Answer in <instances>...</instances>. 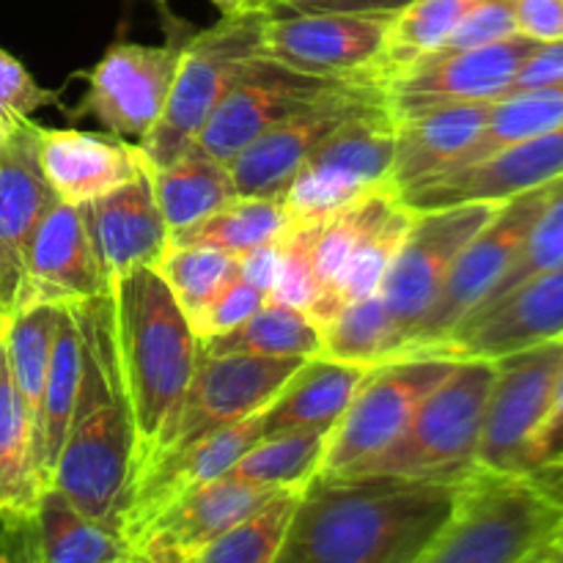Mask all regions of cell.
I'll use <instances>...</instances> for the list:
<instances>
[{"label":"cell","mask_w":563,"mask_h":563,"mask_svg":"<svg viewBox=\"0 0 563 563\" xmlns=\"http://www.w3.org/2000/svg\"><path fill=\"white\" fill-rule=\"evenodd\" d=\"M460 489L462 482L319 473L297 498L275 563H416Z\"/></svg>","instance_id":"cell-1"},{"label":"cell","mask_w":563,"mask_h":563,"mask_svg":"<svg viewBox=\"0 0 563 563\" xmlns=\"http://www.w3.org/2000/svg\"><path fill=\"white\" fill-rule=\"evenodd\" d=\"M71 306L82 333V379L49 487L93 522L124 537L141 465L135 418L115 350L113 302L104 291Z\"/></svg>","instance_id":"cell-2"},{"label":"cell","mask_w":563,"mask_h":563,"mask_svg":"<svg viewBox=\"0 0 563 563\" xmlns=\"http://www.w3.org/2000/svg\"><path fill=\"white\" fill-rule=\"evenodd\" d=\"M121 374L137 432L141 473L170 445L198 363L190 319L154 267H137L108 286ZM137 473V476H141Z\"/></svg>","instance_id":"cell-3"},{"label":"cell","mask_w":563,"mask_h":563,"mask_svg":"<svg viewBox=\"0 0 563 563\" xmlns=\"http://www.w3.org/2000/svg\"><path fill=\"white\" fill-rule=\"evenodd\" d=\"M563 526V504L520 473L476 471L416 563H528Z\"/></svg>","instance_id":"cell-4"},{"label":"cell","mask_w":563,"mask_h":563,"mask_svg":"<svg viewBox=\"0 0 563 563\" xmlns=\"http://www.w3.org/2000/svg\"><path fill=\"white\" fill-rule=\"evenodd\" d=\"M495 361L460 357L454 372L421 401L405 432L350 476H399L421 482H465L476 473Z\"/></svg>","instance_id":"cell-5"},{"label":"cell","mask_w":563,"mask_h":563,"mask_svg":"<svg viewBox=\"0 0 563 563\" xmlns=\"http://www.w3.org/2000/svg\"><path fill=\"white\" fill-rule=\"evenodd\" d=\"M264 20L267 14L223 16L218 25L187 36L163 119L137 143L148 165L163 168L196 146L225 91L262 55Z\"/></svg>","instance_id":"cell-6"},{"label":"cell","mask_w":563,"mask_h":563,"mask_svg":"<svg viewBox=\"0 0 563 563\" xmlns=\"http://www.w3.org/2000/svg\"><path fill=\"white\" fill-rule=\"evenodd\" d=\"M460 357L407 355L368 368L350 407L328 434L324 476H350L383 454L412 421L421 401L454 372Z\"/></svg>","instance_id":"cell-7"},{"label":"cell","mask_w":563,"mask_h":563,"mask_svg":"<svg viewBox=\"0 0 563 563\" xmlns=\"http://www.w3.org/2000/svg\"><path fill=\"white\" fill-rule=\"evenodd\" d=\"M394 154L396 121L388 102L346 121L308 154L280 196L291 223H313L368 192L394 190Z\"/></svg>","instance_id":"cell-8"},{"label":"cell","mask_w":563,"mask_h":563,"mask_svg":"<svg viewBox=\"0 0 563 563\" xmlns=\"http://www.w3.org/2000/svg\"><path fill=\"white\" fill-rule=\"evenodd\" d=\"M500 203L504 201H465L416 212L379 286L385 308L405 339V357L410 355L429 313L438 306L460 253L495 218Z\"/></svg>","instance_id":"cell-9"},{"label":"cell","mask_w":563,"mask_h":563,"mask_svg":"<svg viewBox=\"0 0 563 563\" xmlns=\"http://www.w3.org/2000/svg\"><path fill=\"white\" fill-rule=\"evenodd\" d=\"M394 14L379 11H300L267 14L262 55L302 75L383 86L385 36Z\"/></svg>","instance_id":"cell-10"},{"label":"cell","mask_w":563,"mask_h":563,"mask_svg":"<svg viewBox=\"0 0 563 563\" xmlns=\"http://www.w3.org/2000/svg\"><path fill=\"white\" fill-rule=\"evenodd\" d=\"M495 379L487 399L476 467L526 476L528 445L553 416L563 372V335L493 357Z\"/></svg>","instance_id":"cell-11"},{"label":"cell","mask_w":563,"mask_h":563,"mask_svg":"<svg viewBox=\"0 0 563 563\" xmlns=\"http://www.w3.org/2000/svg\"><path fill=\"white\" fill-rule=\"evenodd\" d=\"M561 185L563 176L550 185L500 203L495 218L467 242L465 251L456 258L454 269L443 286V295L429 313L410 355H440L443 341L493 295L500 278L509 273V267L526 245L528 234H531L533 223Z\"/></svg>","instance_id":"cell-12"},{"label":"cell","mask_w":563,"mask_h":563,"mask_svg":"<svg viewBox=\"0 0 563 563\" xmlns=\"http://www.w3.org/2000/svg\"><path fill=\"white\" fill-rule=\"evenodd\" d=\"M539 42L511 36L473 49H438L385 80L390 119L399 121L451 108L498 102L515 91L517 75Z\"/></svg>","instance_id":"cell-13"},{"label":"cell","mask_w":563,"mask_h":563,"mask_svg":"<svg viewBox=\"0 0 563 563\" xmlns=\"http://www.w3.org/2000/svg\"><path fill=\"white\" fill-rule=\"evenodd\" d=\"M383 86H363V82H339L291 113L289 119L269 126L264 135L247 143L240 154L229 163L231 179H234L236 196L256 198H280L289 187L291 176L297 174L308 154L328 141L339 126L352 121L355 115L385 104Z\"/></svg>","instance_id":"cell-14"},{"label":"cell","mask_w":563,"mask_h":563,"mask_svg":"<svg viewBox=\"0 0 563 563\" xmlns=\"http://www.w3.org/2000/svg\"><path fill=\"white\" fill-rule=\"evenodd\" d=\"M185 42H119L108 47L97 66L86 71L88 91L71 115L93 119L110 135L141 143L163 119Z\"/></svg>","instance_id":"cell-15"},{"label":"cell","mask_w":563,"mask_h":563,"mask_svg":"<svg viewBox=\"0 0 563 563\" xmlns=\"http://www.w3.org/2000/svg\"><path fill=\"white\" fill-rule=\"evenodd\" d=\"M302 363V357L207 355L198 346L196 374L187 388L174 440L163 454L187 449L220 429L264 412Z\"/></svg>","instance_id":"cell-16"},{"label":"cell","mask_w":563,"mask_h":563,"mask_svg":"<svg viewBox=\"0 0 563 563\" xmlns=\"http://www.w3.org/2000/svg\"><path fill=\"white\" fill-rule=\"evenodd\" d=\"M328 77L302 75L273 58H253L203 124L196 146L229 165L247 143L335 88Z\"/></svg>","instance_id":"cell-17"},{"label":"cell","mask_w":563,"mask_h":563,"mask_svg":"<svg viewBox=\"0 0 563 563\" xmlns=\"http://www.w3.org/2000/svg\"><path fill=\"white\" fill-rule=\"evenodd\" d=\"M563 335V264L476 308L440 346L445 357H500Z\"/></svg>","instance_id":"cell-18"},{"label":"cell","mask_w":563,"mask_h":563,"mask_svg":"<svg viewBox=\"0 0 563 563\" xmlns=\"http://www.w3.org/2000/svg\"><path fill=\"white\" fill-rule=\"evenodd\" d=\"M563 176V126L528 137L478 163L440 174L412 190L399 192L416 212L454 207L465 201H509Z\"/></svg>","instance_id":"cell-19"},{"label":"cell","mask_w":563,"mask_h":563,"mask_svg":"<svg viewBox=\"0 0 563 563\" xmlns=\"http://www.w3.org/2000/svg\"><path fill=\"white\" fill-rule=\"evenodd\" d=\"M262 438L264 429L262 412H258V416L220 429L187 449L157 456L135 482V493H132L130 511L124 520V537L130 548L168 506L190 495L192 489L229 473Z\"/></svg>","instance_id":"cell-20"},{"label":"cell","mask_w":563,"mask_h":563,"mask_svg":"<svg viewBox=\"0 0 563 563\" xmlns=\"http://www.w3.org/2000/svg\"><path fill=\"white\" fill-rule=\"evenodd\" d=\"M77 209L97 267L108 286L130 269L157 267L168 251L170 231L154 198L148 165L132 181L91 198Z\"/></svg>","instance_id":"cell-21"},{"label":"cell","mask_w":563,"mask_h":563,"mask_svg":"<svg viewBox=\"0 0 563 563\" xmlns=\"http://www.w3.org/2000/svg\"><path fill=\"white\" fill-rule=\"evenodd\" d=\"M42 124L25 119L0 135V275L11 311L22 284V258L33 229L60 201L42 168Z\"/></svg>","instance_id":"cell-22"},{"label":"cell","mask_w":563,"mask_h":563,"mask_svg":"<svg viewBox=\"0 0 563 563\" xmlns=\"http://www.w3.org/2000/svg\"><path fill=\"white\" fill-rule=\"evenodd\" d=\"M0 548L11 563H119L132 550L121 533L77 511L49 484L27 515L0 517Z\"/></svg>","instance_id":"cell-23"},{"label":"cell","mask_w":563,"mask_h":563,"mask_svg":"<svg viewBox=\"0 0 563 563\" xmlns=\"http://www.w3.org/2000/svg\"><path fill=\"white\" fill-rule=\"evenodd\" d=\"M108 291L93 258L80 209L58 201L33 229L22 258V284L11 306L82 302Z\"/></svg>","instance_id":"cell-24"},{"label":"cell","mask_w":563,"mask_h":563,"mask_svg":"<svg viewBox=\"0 0 563 563\" xmlns=\"http://www.w3.org/2000/svg\"><path fill=\"white\" fill-rule=\"evenodd\" d=\"M42 168L49 187L64 203L80 207L143 174L148 165L137 143L86 130L42 126Z\"/></svg>","instance_id":"cell-25"},{"label":"cell","mask_w":563,"mask_h":563,"mask_svg":"<svg viewBox=\"0 0 563 563\" xmlns=\"http://www.w3.org/2000/svg\"><path fill=\"white\" fill-rule=\"evenodd\" d=\"M493 102L451 104L396 124L390 185L396 196L445 174L482 137Z\"/></svg>","instance_id":"cell-26"},{"label":"cell","mask_w":563,"mask_h":563,"mask_svg":"<svg viewBox=\"0 0 563 563\" xmlns=\"http://www.w3.org/2000/svg\"><path fill=\"white\" fill-rule=\"evenodd\" d=\"M278 493H284V489L258 487V484L242 482V478L231 476V473H223L220 478L192 489L190 495L168 506L141 533L135 544L163 542L181 550V553H192V550L203 548V544L212 542L214 537L225 533L229 528H234L245 517H251L253 511L262 509Z\"/></svg>","instance_id":"cell-27"},{"label":"cell","mask_w":563,"mask_h":563,"mask_svg":"<svg viewBox=\"0 0 563 563\" xmlns=\"http://www.w3.org/2000/svg\"><path fill=\"white\" fill-rule=\"evenodd\" d=\"M368 368L352 366V363L328 361L317 355L308 357L295 377L284 385L273 405L262 412L264 438L284 432H300V429H330L339 423L344 410L350 407L357 385Z\"/></svg>","instance_id":"cell-28"},{"label":"cell","mask_w":563,"mask_h":563,"mask_svg":"<svg viewBox=\"0 0 563 563\" xmlns=\"http://www.w3.org/2000/svg\"><path fill=\"white\" fill-rule=\"evenodd\" d=\"M82 379V333L80 319L71 302L60 306L58 328L53 339L47 377H44L42 401H38L36 421H33V443H36V465L42 484L47 487L55 471L60 449L69 434L75 416L77 394Z\"/></svg>","instance_id":"cell-29"},{"label":"cell","mask_w":563,"mask_h":563,"mask_svg":"<svg viewBox=\"0 0 563 563\" xmlns=\"http://www.w3.org/2000/svg\"><path fill=\"white\" fill-rule=\"evenodd\" d=\"M148 181L170 234L196 225L236 196L229 165L209 157L198 146H190L163 168L148 165Z\"/></svg>","instance_id":"cell-30"},{"label":"cell","mask_w":563,"mask_h":563,"mask_svg":"<svg viewBox=\"0 0 563 563\" xmlns=\"http://www.w3.org/2000/svg\"><path fill=\"white\" fill-rule=\"evenodd\" d=\"M42 489L33 418L11 377L0 333V517L27 515L36 506Z\"/></svg>","instance_id":"cell-31"},{"label":"cell","mask_w":563,"mask_h":563,"mask_svg":"<svg viewBox=\"0 0 563 563\" xmlns=\"http://www.w3.org/2000/svg\"><path fill=\"white\" fill-rule=\"evenodd\" d=\"M291 229V218L280 198L234 196L196 225L174 231L168 247H214L242 258L267 242L280 240Z\"/></svg>","instance_id":"cell-32"},{"label":"cell","mask_w":563,"mask_h":563,"mask_svg":"<svg viewBox=\"0 0 563 563\" xmlns=\"http://www.w3.org/2000/svg\"><path fill=\"white\" fill-rule=\"evenodd\" d=\"M198 346L207 355H264L308 361L322 352V330L300 308L267 300L240 328L198 341Z\"/></svg>","instance_id":"cell-33"},{"label":"cell","mask_w":563,"mask_h":563,"mask_svg":"<svg viewBox=\"0 0 563 563\" xmlns=\"http://www.w3.org/2000/svg\"><path fill=\"white\" fill-rule=\"evenodd\" d=\"M322 352L328 361L374 368L405 357V339L385 308L383 295L352 300L322 324Z\"/></svg>","instance_id":"cell-34"},{"label":"cell","mask_w":563,"mask_h":563,"mask_svg":"<svg viewBox=\"0 0 563 563\" xmlns=\"http://www.w3.org/2000/svg\"><path fill=\"white\" fill-rule=\"evenodd\" d=\"M559 126H563V80L526 88V91H511L509 97L493 102L482 137L462 154V159L451 170L493 157L500 148L553 132ZM451 170H445V174H451Z\"/></svg>","instance_id":"cell-35"},{"label":"cell","mask_w":563,"mask_h":563,"mask_svg":"<svg viewBox=\"0 0 563 563\" xmlns=\"http://www.w3.org/2000/svg\"><path fill=\"white\" fill-rule=\"evenodd\" d=\"M58 319L60 302H27V306H16L14 311H9L3 324L11 377H14L16 390H20L33 421H36L38 401H42Z\"/></svg>","instance_id":"cell-36"},{"label":"cell","mask_w":563,"mask_h":563,"mask_svg":"<svg viewBox=\"0 0 563 563\" xmlns=\"http://www.w3.org/2000/svg\"><path fill=\"white\" fill-rule=\"evenodd\" d=\"M328 434L322 429H300L262 438L229 473L258 487L306 489L322 471Z\"/></svg>","instance_id":"cell-37"},{"label":"cell","mask_w":563,"mask_h":563,"mask_svg":"<svg viewBox=\"0 0 563 563\" xmlns=\"http://www.w3.org/2000/svg\"><path fill=\"white\" fill-rule=\"evenodd\" d=\"M484 0H412L396 11L385 36L383 82L412 60L434 53Z\"/></svg>","instance_id":"cell-38"},{"label":"cell","mask_w":563,"mask_h":563,"mask_svg":"<svg viewBox=\"0 0 563 563\" xmlns=\"http://www.w3.org/2000/svg\"><path fill=\"white\" fill-rule=\"evenodd\" d=\"M302 489H284L234 528L192 550L187 563H275Z\"/></svg>","instance_id":"cell-39"},{"label":"cell","mask_w":563,"mask_h":563,"mask_svg":"<svg viewBox=\"0 0 563 563\" xmlns=\"http://www.w3.org/2000/svg\"><path fill=\"white\" fill-rule=\"evenodd\" d=\"M154 269L192 324L214 295L240 275V258L214 247H168Z\"/></svg>","instance_id":"cell-40"},{"label":"cell","mask_w":563,"mask_h":563,"mask_svg":"<svg viewBox=\"0 0 563 563\" xmlns=\"http://www.w3.org/2000/svg\"><path fill=\"white\" fill-rule=\"evenodd\" d=\"M559 264H563V185L555 190V196L550 198L544 212L539 214V220L533 223L531 234H528L526 245H522L520 256L515 258L509 273L500 278V284L495 286L493 295H489L482 306L498 300L500 295H506V291H511L515 286H520L522 280L533 278V275L544 273V269L559 267Z\"/></svg>","instance_id":"cell-41"},{"label":"cell","mask_w":563,"mask_h":563,"mask_svg":"<svg viewBox=\"0 0 563 563\" xmlns=\"http://www.w3.org/2000/svg\"><path fill=\"white\" fill-rule=\"evenodd\" d=\"M49 104H58V91L38 86L22 60L0 47V135Z\"/></svg>","instance_id":"cell-42"},{"label":"cell","mask_w":563,"mask_h":563,"mask_svg":"<svg viewBox=\"0 0 563 563\" xmlns=\"http://www.w3.org/2000/svg\"><path fill=\"white\" fill-rule=\"evenodd\" d=\"M269 300V291L256 286L253 280L236 275L229 286L214 295V300L203 308L201 317L190 324L192 333H196L198 341L212 339V335H223L229 330L240 328L242 322L253 317L264 302Z\"/></svg>","instance_id":"cell-43"},{"label":"cell","mask_w":563,"mask_h":563,"mask_svg":"<svg viewBox=\"0 0 563 563\" xmlns=\"http://www.w3.org/2000/svg\"><path fill=\"white\" fill-rule=\"evenodd\" d=\"M511 36H520L515 20V0H484L462 20V25L451 33V38L440 49H473L506 42Z\"/></svg>","instance_id":"cell-44"},{"label":"cell","mask_w":563,"mask_h":563,"mask_svg":"<svg viewBox=\"0 0 563 563\" xmlns=\"http://www.w3.org/2000/svg\"><path fill=\"white\" fill-rule=\"evenodd\" d=\"M515 20L520 36L533 42H561L563 0H515Z\"/></svg>","instance_id":"cell-45"},{"label":"cell","mask_w":563,"mask_h":563,"mask_svg":"<svg viewBox=\"0 0 563 563\" xmlns=\"http://www.w3.org/2000/svg\"><path fill=\"white\" fill-rule=\"evenodd\" d=\"M563 465V401L555 407L526 454V476L555 471Z\"/></svg>","instance_id":"cell-46"},{"label":"cell","mask_w":563,"mask_h":563,"mask_svg":"<svg viewBox=\"0 0 563 563\" xmlns=\"http://www.w3.org/2000/svg\"><path fill=\"white\" fill-rule=\"evenodd\" d=\"M563 80V38L561 42H539L537 49L528 55L522 64L520 75H517L515 91H526V88L550 86V82Z\"/></svg>","instance_id":"cell-47"},{"label":"cell","mask_w":563,"mask_h":563,"mask_svg":"<svg viewBox=\"0 0 563 563\" xmlns=\"http://www.w3.org/2000/svg\"><path fill=\"white\" fill-rule=\"evenodd\" d=\"M132 563H187V555L181 550L170 548L163 542H141L130 550Z\"/></svg>","instance_id":"cell-48"},{"label":"cell","mask_w":563,"mask_h":563,"mask_svg":"<svg viewBox=\"0 0 563 563\" xmlns=\"http://www.w3.org/2000/svg\"><path fill=\"white\" fill-rule=\"evenodd\" d=\"M412 0H333L328 11H379V14H396Z\"/></svg>","instance_id":"cell-49"},{"label":"cell","mask_w":563,"mask_h":563,"mask_svg":"<svg viewBox=\"0 0 563 563\" xmlns=\"http://www.w3.org/2000/svg\"><path fill=\"white\" fill-rule=\"evenodd\" d=\"M333 0H267L269 14H300V11H328Z\"/></svg>","instance_id":"cell-50"},{"label":"cell","mask_w":563,"mask_h":563,"mask_svg":"<svg viewBox=\"0 0 563 563\" xmlns=\"http://www.w3.org/2000/svg\"><path fill=\"white\" fill-rule=\"evenodd\" d=\"M223 16L236 14H269L267 0H212Z\"/></svg>","instance_id":"cell-51"},{"label":"cell","mask_w":563,"mask_h":563,"mask_svg":"<svg viewBox=\"0 0 563 563\" xmlns=\"http://www.w3.org/2000/svg\"><path fill=\"white\" fill-rule=\"evenodd\" d=\"M539 563H563V526L542 548V553H539Z\"/></svg>","instance_id":"cell-52"},{"label":"cell","mask_w":563,"mask_h":563,"mask_svg":"<svg viewBox=\"0 0 563 563\" xmlns=\"http://www.w3.org/2000/svg\"><path fill=\"white\" fill-rule=\"evenodd\" d=\"M539 482L544 484V487L550 489V493L555 495V498L563 504V465L555 467V471H544V473H537Z\"/></svg>","instance_id":"cell-53"},{"label":"cell","mask_w":563,"mask_h":563,"mask_svg":"<svg viewBox=\"0 0 563 563\" xmlns=\"http://www.w3.org/2000/svg\"><path fill=\"white\" fill-rule=\"evenodd\" d=\"M5 317H9V313H5V308L0 306V333H3V324H5Z\"/></svg>","instance_id":"cell-54"},{"label":"cell","mask_w":563,"mask_h":563,"mask_svg":"<svg viewBox=\"0 0 563 563\" xmlns=\"http://www.w3.org/2000/svg\"><path fill=\"white\" fill-rule=\"evenodd\" d=\"M0 563H11V559H9V553H5L3 548H0Z\"/></svg>","instance_id":"cell-55"},{"label":"cell","mask_w":563,"mask_h":563,"mask_svg":"<svg viewBox=\"0 0 563 563\" xmlns=\"http://www.w3.org/2000/svg\"><path fill=\"white\" fill-rule=\"evenodd\" d=\"M0 306L5 308V302H3V275H0ZM5 313H9V311H5Z\"/></svg>","instance_id":"cell-56"},{"label":"cell","mask_w":563,"mask_h":563,"mask_svg":"<svg viewBox=\"0 0 563 563\" xmlns=\"http://www.w3.org/2000/svg\"><path fill=\"white\" fill-rule=\"evenodd\" d=\"M539 553H542V550H539ZM528 563H539V555H537V559H531V561H528Z\"/></svg>","instance_id":"cell-57"},{"label":"cell","mask_w":563,"mask_h":563,"mask_svg":"<svg viewBox=\"0 0 563 563\" xmlns=\"http://www.w3.org/2000/svg\"><path fill=\"white\" fill-rule=\"evenodd\" d=\"M119 563H132V561H130V559H126V561H119Z\"/></svg>","instance_id":"cell-58"}]
</instances>
